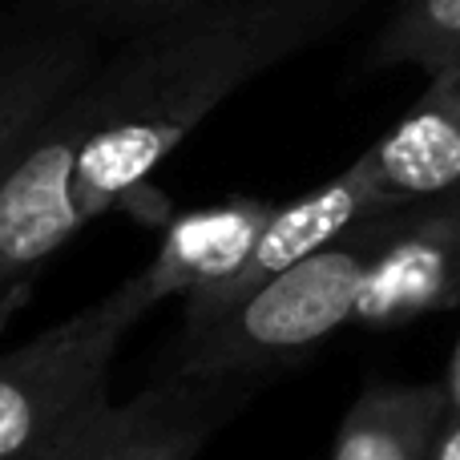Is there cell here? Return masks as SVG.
<instances>
[{"label":"cell","instance_id":"4","mask_svg":"<svg viewBox=\"0 0 460 460\" xmlns=\"http://www.w3.org/2000/svg\"><path fill=\"white\" fill-rule=\"evenodd\" d=\"M251 392L246 376L170 372L134 400L105 404L53 460H194Z\"/></svg>","mask_w":460,"mask_h":460},{"label":"cell","instance_id":"1","mask_svg":"<svg viewBox=\"0 0 460 460\" xmlns=\"http://www.w3.org/2000/svg\"><path fill=\"white\" fill-rule=\"evenodd\" d=\"M364 4L243 0L126 37L73 93L89 121V142L73 174L81 226L146 194L154 170L230 93L340 32Z\"/></svg>","mask_w":460,"mask_h":460},{"label":"cell","instance_id":"15","mask_svg":"<svg viewBox=\"0 0 460 460\" xmlns=\"http://www.w3.org/2000/svg\"><path fill=\"white\" fill-rule=\"evenodd\" d=\"M8 315H13V311H4V307H0V327H4V323H8Z\"/></svg>","mask_w":460,"mask_h":460},{"label":"cell","instance_id":"10","mask_svg":"<svg viewBox=\"0 0 460 460\" xmlns=\"http://www.w3.org/2000/svg\"><path fill=\"white\" fill-rule=\"evenodd\" d=\"M448 408L445 380L367 388L343 416L332 460H429Z\"/></svg>","mask_w":460,"mask_h":460},{"label":"cell","instance_id":"12","mask_svg":"<svg viewBox=\"0 0 460 460\" xmlns=\"http://www.w3.org/2000/svg\"><path fill=\"white\" fill-rule=\"evenodd\" d=\"M57 13H69L77 21L93 24V29H113V32H146L154 24L178 21L190 13H207V8H226L243 4V0H49Z\"/></svg>","mask_w":460,"mask_h":460},{"label":"cell","instance_id":"8","mask_svg":"<svg viewBox=\"0 0 460 460\" xmlns=\"http://www.w3.org/2000/svg\"><path fill=\"white\" fill-rule=\"evenodd\" d=\"M270 215H275V202L267 199H226L215 207L186 210L166 226L150 267L126 279L113 295H105V303L118 311L121 323L134 327L146 311L174 295L194 299L202 291H215L246 262Z\"/></svg>","mask_w":460,"mask_h":460},{"label":"cell","instance_id":"7","mask_svg":"<svg viewBox=\"0 0 460 460\" xmlns=\"http://www.w3.org/2000/svg\"><path fill=\"white\" fill-rule=\"evenodd\" d=\"M388 207H396V202H388L380 194V186L367 174L364 158H356L343 174L315 186V190L303 194V199H291V202H283V207H275V215L267 218V226H262L259 243L251 246L243 267H238L223 287L186 299L182 335L223 319L226 311H234L238 303L251 299L259 287H267L270 279H279L283 270H291L295 262L315 254L319 246L340 238L343 230L356 226L359 218L376 215V210H388Z\"/></svg>","mask_w":460,"mask_h":460},{"label":"cell","instance_id":"5","mask_svg":"<svg viewBox=\"0 0 460 460\" xmlns=\"http://www.w3.org/2000/svg\"><path fill=\"white\" fill-rule=\"evenodd\" d=\"M102 61L93 24L69 13L0 24V182Z\"/></svg>","mask_w":460,"mask_h":460},{"label":"cell","instance_id":"9","mask_svg":"<svg viewBox=\"0 0 460 460\" xmlns=\"http://www.w3.org/2000/svg\"><path fill=\"white\" fill-rule=\"evenodd\" d=\"M396 207L424 202L460 186V69L429 77L420 102L372 146L359 154Z\"/></svg>","mask_w":460,"mask_h":460},{"label":"cell","instance_id":"2","mask_svg":"<svg viewBox=\"0 0 460 460\" xmlns=\"http://www.w3.org/2000/svg\"><path fill=\"white\" fill-rule=\"evenodd\" d=\"M396 218L400 207L359 218L340 238L259 287L223 319L182 335V356L174 372L207 376V380L218 376L259 380L267 372L299 364L307 351H315L343 323L356 319L364 275L380 246L388 243Z\"/></svg>","mask_w":460,"mask_h":460},{"label":"cell","instance_id":"3","mask_svg":"<svg viewBox=\"0 0 460 460\" xmlns=\"http://www.w3.org/2000/svg\"><path fill=\"white\" fill-rule=\"evenodd\" d=\"M129 327L110 303L0 351V460H53L110 404L105 380Z\"/></svg>","mask_w":460,"mask_h":460},{"label":"cell","instance_id":"6","mask_svg":"<svg viewBox=\"0 0 460 460\" xmlns=\"http://www.w3.org/2000/svg\"><path fill=\"white\" fill-rule=\"evenodd\" d=\"M460 303V186L400 207L359 287V327H400Z\"/></svg>","mask_w":460,"mask_h":460},{"label":"cell","instance_id":"14","mask_svg":"<svg viewBox=\"0 0 460 460\" xmlns=\"http://www.w3.org/2000/svg\"><path fill=\"white\" fill-rule=\"evenodd\" d=\"M445 388H448V404L460 412V340L453 348V359H448V372H445Z\"/></svg>","mask_w":460,"mask_h":460},{"label":"cell","instance_id":"13","mask_svg":"<svg viewBox=\"0 0 460 460\" xmlns=\"http://www.w3.org/2000/svg\"><path fill=\"white\" fill-rule=\"evenodd\" d=\"M429 460H460V412L456 408H448L445 424H440L437 440L429 448Z\"/></svg>","mask_w":460,"mask_h":460},{"label":"cell","instance_id":"11","mask_svg":"<svg viewBox=\"0 0 460 460\" xmlns=\"http://www.w3.org/2000/svg\"><path fill=\"white\" fill-rule=\"evenodd\" d=\"M367 65L372 69L412 65L429 77L460 69V0H400L376 37Z\"/></svg>","mask_w":460,"mask_h":460}]
</instances>
